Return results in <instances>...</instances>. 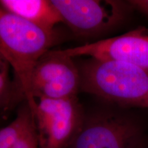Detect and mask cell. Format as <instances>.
<instances>
[{
  "mask_svg": "<svg viewBox=\"0 0 148 148\" xmlns=\"http://www.w3.org/2000/svg\"><path fill=\"white\" fill-rule=\"evenodd\" d=\"M55 42L54 33L44 30L14 14L0 9V55L14 71L32 114L36 100L31 90L35 66Z\"/></svg>",
  "mask_w": 148,
  "mask_h": 148,
  "instance_id": "1",
  "label": "cell"
},
{
  "mask_svg": "<svg viewBox=\"0 0 148 148\" xmlns=\"http://www.w3.org/2000/svg\"><path fill=\"white\" fill-rule=\"evenodd\" d=\"M79 70L80 90L122 106L148 108V68L90 58Z\"/></svg>",
  "mask_w": 148,
  "mask_h": 148,
  "instance_id": "2",
  "label": "cell"
},
{
  "mask_svg": "<svg viewBox=\"0 0 148 148\" xmlns=\"http://www.w3.org/2000/svg\"><path fill=\"white\" fill-rule=\"evenodd\" d=\"M33 116L40 148H68L85 119L77 97L38 98Z\"/></svg>",
  "mask_w": 148,
  "mask_h": 148,
  "instance_id": "3",
  "label": "cell"
},
{
  "mask_svg": "<svg viewBox=\"0 0 148 148\" xmlns=\"http://www.w3.org/2000/svg\"><path fill=\"white\" fill-rule=\"evenodd\" d=\"M148 147V146H147ZM141 125L116 113H101L85 119L68 148H147Z\"/></svg>",
  "mask_w": 148,
  "mask_h": 148,
  "instance_id": "4",
  "label": "cell"
},
{
  "mask_svg": "<svg viewBox=\"0 0 148 148\" xmlns=\"http://www.w3.org/2000/svg\"><path fill=\"white\" fill-rule=\"evenodd\" d=\"M62 22L75 34L92 36L110 30L123 22L127 6L114 0H51Z\"/></svg>",
  "mask_w": 148,
  "mask_h": 148,
  "instance_id": "5",
  "label": "cell"
},
{
  "mask_svg": "<svg viewBox=\"0 0 148 148\" xmlns=\"http://www.w3.org/2000/svg\"><path fill=\"white\" fill-rule=\"evenodd\" d=\"M80 73L73 58L64 50H49L35 66L31 90L35 99L77 97L80 90Z\"/></svg>",
  "mask_w": 148,
  "mask_h": 148,
  "instance_id": "6",
  "label": "cell"
},
{
  "mask_svg": "<svg viewBox=\"0 0 148 148\" xmlns=\"http://www.w3.org/2000/svg\"><path fill=\"white\" fill-rule=\"evenodd\" d=\"M75 58H91L125 62L148 68V28L140 27L120 36L64 49Z\"/></svg>",
  "mask_w": 148,
  "mask_h": 148,
  "instance_id": "7",
  "label": "cell"
},
{
  "mask_svg": "<svg viewBox=\"0 0 148 148\" xmlns=\"http://www.w3.org/2000/svg\"><path fill=\"white\" fill-rule=\"evenodd\" d=\"M1 8L47 31L54 33L55 25L62 22L57 9L47 0H1Z\"/></svg>",
  "mask_w": 148,
  "mask_h": 148,
  "instance_id": "8",
  "label": "cell"
},
{
  "mask_svg": "<svg viewBox=\"0 0 148 148\" xmlns=\"http://www.w3.org/2000/svg\"><path fill=\"white\" fill-rule=\"evenodd\" d=\"M0 148H40L34 116L26 101L14 121L0 130Z\"/></svg>",
  "mask_w": 148,
  "mask_h": 148,
  "instance_id": "9",
  "label": "cell"
},
{
  "mask_svg": "<svg viewBox=\"0 0 148 148\" xmlns=\"http://www.w3.org/2000/svg\"><path fill=\"white\" fill-rule=\"evenodd\" d=\"M10 68L7 61L0 59V107L3 113L10 112L23 100L26 101L21 85L11 78Z\"/></svg>",
  "mask_w": 148,
  "mask_h": 148,
  "instance_id": "10",
  "label": "cell"
},
{
  "mask_svg": "<svg viewBox=\"0 0 148 148\" xmlns=\"http://www.w3.org/2000/svg\"><path fill=\"white\" fill-rule=\"evenodd\" d=\"M127 3L131 8H134L148 17V0H131Z\"/></svg>",
  "mask_w": 148,
  "mask_h": 148,
  "instance_id": "11",
  "label": "cell"
},
{
  "mask_svg": "<svg viewBox=\"0 0 148 148\" xmlns=\"http://www.w3.org/2000/svg\"><path fill=\"white\" fill-rule=\"evenodd\" d=\"M147 148H148V147H147Z\"/></svg>",
  "mask_w": 148,
  "mask_h": 148,
  "instance_id": "12",
  "label": "cell"
}]
</instances>
